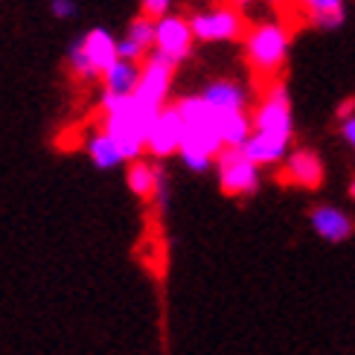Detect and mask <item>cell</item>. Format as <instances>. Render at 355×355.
Instances as JSON below:
<instances>
[{
	"label": "cell",
	"instance_id": "9a60e30c",
	"mask_svg": "<svg viewBox=\"0 0 355 355\" xmlns=\"http://www.w3.org/2000/svg\"><path fill=\"white\" fill-rule=\"evenodd\" d=\"M207 105H210L216 114H227V111H245L248 105V94L239 82L233 79H216L198 94Z\"/></svg>",
	"mask_w": 355,
	"mask_h": 355
},
{
	"label": "cell",
	"instance_id": "ffe728a7",
	"mask_svg": "<svg viewBox=\"0 0 355 355\" xmlns=\"http://www.w3.org/2000/svg\"><path fill=\"white\" fill-rule=\"evenodd\" d=\"M87 155H91V160L99 166V169H114L123 164V152L120 146H116L105 131H96V135H91V140H87Z\"/></svg>",
	"mask_w": 355,
	"mask_h": 355
},
{
	"label": "cell",
	"instance_id": "e0dca14e",
	"mask_svg": "<svg viewBox=\"0 0 355 355\" xmlns=\"http://www.w3.org/2000/svg\"><path fill=\"white\" fill-rule=\"evenodd\" d=\"M137 82H140V64L125 62V58H116V62L102 73V85H105L108 96H131Z\"/></svg>",
	"mask_w": 355,
	"mask_h": 355
},
{
	"label": "cell",
	"instance_id": "6da1fadb",
	"mask_svg": "<svg viewBox=\"0 0 355 355\" xmlns=\"http://www.w3.org/2000/svg\"><path fill=\"white\" fill-rule=\"evenodd\" d=\"M172 105L181 114V123H184V146L178 155L184 157V164L189 169L196 172L210 169V164H216L218 152L225 149L218 135V114L201 96H181Z\"/></svg>",
	"mask_w": 355,
	"mask_h": 355
},
{
	"label": "cell",
	"instance_id": "d4e9b609",
	"mask_svg": "<svg viewBox=\"0 0 355 355\" xmlns=\"http://www.w3.org/2000/svg\"><path fill=\"white\" fill-rule=\"evenodd\" d=\"M338 116H344V120H349V116H355V99H347L338 105Z\"/></svg>",
	"mask_w": 355,
	"mask_h": 355
},
{
	"label": "cell",
	"instance_id": "ac0fdd59",
	"mask_svg": "<svg viewBox=\"0 0 355 355\" xmlns=\"http://www.w3.org/2000/svg\"><path fill=\"white\" fill-rule=\"evenodd\" d=\"M297 6L309 24L335 29L344 24V0H291Z\"/></svg>",
	"mask_w": 355,
	"mask_h": 355
},
{
	"label": "cell",
	"instance_id": "4316f807",
	"mask_svg": "<svg viewBox=\"0 0 355 355\" xmlns=\"http://www.w3.org/2000/svg\"><path fill=\"white\" fill-rule=\"evenodd\" d=\"M245 3H250V0H230V6H245Z\"/></svg>",
	"mask_w": 355,
	"mask_h": 355
},
{
	"label": "cell",
	"instance_id": "cb8c5ba5",
	"mask_svg": "<svg viewBox=\"0 0 355 355\" xmlns=\"http://www.w3.org/2000/svg\"><path fill=\"white\" fill-rule=\"evenodd\" d=\"M341 135H344V140L355 149V116H349V120H344V125H341Z\"/></svg>",
	"mask_w": 355,
	"mask_h": 355
},
{
	"label": "cell",
	"instance_id": "52a82bcc",
	"mask_svg": "<svg viewBox=\"0 0 355 355\" xmlns=\"http://www.w3.org/2000/svg\"><path fill=\"white\" fill-rule=\"evenodd\" d=\"M216 166L225 196H254L259 189V166L242 149H221Z\"/></svg>",
	"mask_w": 355,
	"mask_h": 355
},
{
	"label": "cell",
	"instance_id": "8fae6325",
	"mask_svg": "<svg viewBox=\"0 0 355 355\" xmlns=\"http://www.w3.org/2000/svg\"><path fill=\"white\" fill-rule=\"evenodd\" d=\"M309 225H312V230L320 236L323 242H347L349 236L355 233V221L349 213L338 210V207H329V204H320L315 207L312 213H309Z\"/></svg>",
	"mask_w": 355,
	"mask_h": 355
},
{
	"label": "cell",
	"instance_id": "7a4b0ae2",
	"mask_svg": "<svg viewBox=\"0 0 355 355\" xmlns=\"http://www.w3.org/2000/svg\"><path fill=\"white\" fill-rule=\"evenodd\" d=\"M155 111L143 108L135 96H108L102 99V131L120 146L125 160H140L146 149V135L155 123Z\"/></svg>",
	"mask_w": 355,
	"mask_h": 355
},
{
	"label": "cell",
	"instance_id": "8992f818",
	"mask_svg": "<svg viewBox=\"0 0 355 355\" xmlns=\"http://www.w3.org/2000/svg\"><path fill=\"white\" fill-rule=\"evenodd\" d=\"M189 29H192V38L204 41V44H213V41H236L248 33L245 18L239 15L236 6H216V9H204L198 15L189 18Z\"/></svg>",
	"mask_w": 355,
	"mask_h": 355
},
{
	"label": "cell",
	"instance_id": "9c48e42d",
	"mask_svg": "<svg viewBox=\"0 0 355 355\" xmlns=\"http://www.w3.org/2000/svg\"><path fill=\"white\" fill-rule=\"evenodd\" d=\"M184 146V123L181 114L175 111V105H166L155 116V123L146 135V149H149L155 157H172L181 152Z\"/></svg>",
	"mask_w": 355,
	"mask_h": 355
},
{
	"label": "cell",
	"instance_id": "277c9868",
	"mask_svg": "<svg viewBox=\"0 0 355 355\" xmlns=\"http://www.w3.org/2000/svg\"><path fill=\"white\" fill-rule=\"evenodd\" d=\"M257 135H271V137H283L291 140V131H294V116H291V99L288 91L279 82H271L268 87L262 91V99L250 116Z\"/></svg>",
	"mask_w": 355,
	"mask_h": 355
},
{
	"label": "cell",
	"instance_id": "4fadbf2b",
	"mask_svg": "<svg viewBox=\"0 0 355 355\" xmlns=\"http://www.w3.org/2000/svg\"><path fill=\"white\" fill-rule=\"evenodd\" d=\"M76 44H79L82 55L87 58V64H91V70L96 76H102V73L120 58V53H116V38L108 33V29H91V33H85Z\"/></svg>",
	"mask_w": 355,
	"mask_h": 355
},
{
	"label": "cell",
	"instance_id": "30bf717a",
	"mask_svg": "<svg viewBox=\"0 0 355 355\" xmlns=\"http://www.w3.org/2000/svg\"><path fill=\"white\" fill-rule=\"evenodd\" d=\"M323 160L318 152L312 149H294L286 164H283V181L294 184V187H303V189H318L323 184Z\"/></svg>",
	"mask_w": 355,
	"mask_h": 355
},
{
	"label": "cell",
	"instance_id": "484cf974",
	"mask_svg": "<svg viewBox=\"0 0 355 355\" xmlns=\"http://www.w3.org/2000/svg\"><path fill=\"white\" fill-rule=\"evenodd\" d=\"M349 198L355 201V178H352V181H349Z\"/></svg>",
	"mask_w": 355,
	"mask_h": 355
},
{
	"label": "cell",
	"instance_id": "7c38bea8",
	"mask_svg": "<svg viewBox=\"0 0 355 355\" xmlns=\"http://www.w3.org/2000/svg\"><path fill=\"white\" fill-rule=\"evenodd\" d=\"M125 181H128V189L135 192L137 198L166 204V181H164V172H160L155 164H149V160H131V166H128V172H125Z\"/></svg>",
	"mask_w": 355,
	"mask_h": 355
},
{
	"label": "cell",
	"instance_id": "44dd1931",
	"mask_svg": "<svg viewBox=\"0 0 355 355\" xmlns=\"http://www.w3.org/2000/svg\"><path fill=\"white\" fill-rule=\"evenodd\" d=\"M70 70H73V76H79V79H94L96 76V73L91 70V64H87V58L82 55L79 44L70 47Z\"/></svg>",
	"mask_w": 355,
	"mask_h": 355
},
{
	"label": "cell",
	"instance_id": "2e32d148",
	"mask_svg": "<svg viewBox=\"0 0 355 355\" xmlns=\"http://www.w3.org/2000/svg\"><path fill=\"white\" fill-rule=\"evenodd\" d=\"M242 152L254 160L257 166H274V164H283L288 157V140L283 137H271V135H250L248 143L242 146Z\"/></svg>",
	"mask_w": 355,
	"mask_h": 355
},
{
	"label": "cell",
	"instance_id": "5b68a950",
	"mask_svg": "<svg viewBox=\"0 0 355 355\" xmlns=\"http://www.w3.org/2000/svg\"><path fill=\"white\" fill-rule=\"evenodd\" d=\"M172 79H175V67L169 62H164L160 55H149L140 64V82L135 87V96L143 108H149L155 114H160L166 108L169 94H172Z\"/></svg>",
	"mask_w": 355,
	"mask_h": 355
},
{
	"label": "cell",
	"instance_id": "d6986e66",
	"mask_svg": "<svg viewBox=\"0 0 355 355\" xmlns=\"http://www.w3.org/2000/svg\"><path fill=\"white\" fill-rule=\"evenodd\" d=\"M218 135L225 149H242L248 143V137L254 135V123L245 111H227V114H218Z\"/></svg>",
	"mask_w": 355,
	"mask_h": 355
},
{
	"label": "cell",
	"instance_id": "5bb4252c",
	"mask_svg": "<svg viewBox=\"0 0 355 355\" xmlns=\"http://www.w3.org/2000/svg\"><path fill=\"white\" fill-rule=\"evenodd\" d=\"M149 50H155V21L140 15V18L131 21L125 38L116 41V53L125 62H140V58L149 55Z\"/></svg>",
	"mask_w": 355,
	"mask_h": 355
},
{
	"label": "cell",
	"instance_id": "3957f363",
	"mask_svg": "<svg viewBox=\"0 0 355 355\" xmlns=\"http://www.w3.org/2000/svg\"><path fill=\"white\" fill-rule=\"evenodd\" d=\"M291 47V33L283 21H262L245 33V58L257 79L277 82Z\"/></svg>",
	"mask_w": 355,
	"mask_h": 355
},
{
	"label": "cell",
	"instance_id": "ba28073f",
	"mask_svg": "<svg viewBox=\"0 0 355 355\" xmlns=\"http://www.w3.org/2000/svg\"><path fill=\"white\" fill-rule=\"evenodd\" d=\"M192 29H189V18L181 15H164L160 21H155V55H160L164 62H169L172 67H178L189 58L192 53Z\"/></svg>",
	"mask_w": 355,
	"mask_h": 355
},
{
	"label": "cell",
	"instance_id": "7402d4cb",
	"mask_svg": "<svg viewBox=\"0 0 355 355\" xmlns=\"http://www.w3.org/2000/svg\"><path fill=\"white\" fill-rule=\"evenodd\" d=\"M172 0H143V15L152 21H160L164 15H169Z\"/></svg>",
	"mask_w": 355,
	"mask_h": 355
},
{
	"label": "cell",
	"instance_id": "603a6c76",
	"mask_svg": "<svg viewBox=\"0 0 355 355\" xmlns=\"http://www.w3.org/2000/svg\"><path fill=\"white\" fill-rule=\"evenodd\" d=\"M53 15L55 18H73L76 15V3L73 0H53Z\"/></svg>",
	"mask_w": 355,
	"mask_h": 355
}]
</instances>
